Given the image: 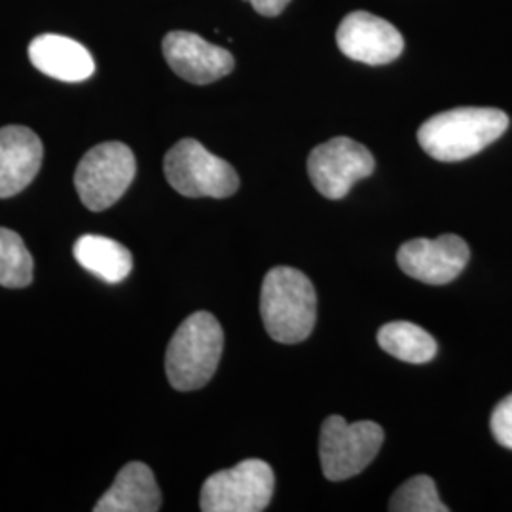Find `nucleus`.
<instances>
[{
    "label": "nucleus",
    "instance_id": "obj_16",
    "mask_svg": "<svg viewBox=\"0 0 512 512\" xmlns=\"http://www.w3.org/2000/svg\"><path fill=\"white\" fill-rule=\"evenodd\" d=\"M378 344L391 357L410 363L425 365L437 355L435 338L414 323L393 321L378 330Z\"/></svg>",
    "mask_w": 512,
    "mask_h": 512
},
{
    "label": "nucleus",
    "instance_id": "obj_17",
    "mask_svg": "<svg viewBox=\"0 0 512 512\" xmlns=\"http://www.w3.org/2000/svg\"><path fill=\"white\" fill-rule=\"evenodd\" d=\"M33 281V256L14 230L0 228V285L23 289Z\"/></svg>",
    "mask_w": 512,
    "mask_h": 512
},
{
    "label": "nucleus",
    "instance_id": "obj_9",
    "mask_svg": "<svg viewBox=\"0 0 512 512\" xmlns=\"http://www.w3.org/2000/svg\"><path fill=\"white\" fill-rule=\"evenodd\" d=\"M469 245L465 239L444 234L437 239L406 241L397 253L404 274L427 285H446L454 281L469 262Z\"/></svg>",
    "mask_w": 512,
    "mask_h": 512
},
{
    "label": "nucleus",
    "instance_id": "obj_8",
    "mask_svg": "<svg viewBox=\"0 0 512 512\" xmlns=\"http://www.w3.org/2000/svg\"><path fill=\"white\" fill-rule=\"evenodd\" d=\"M374 158L368 148L349 137H334L311 150L308 175L315 190L327 200H342L351 186L370 177Z\"/></svg>",
    "mask_w": 512,
    "mask_h": 512
},
{
    "label": "nucleus",
    "instance_id": "obj_6",
    "mask_svg": "<svg viewBox=\"0 0 512 512\" xmlns=\"http://www.w3.org/2000/svg\"><path fill=\"white\" fill-rule=\"evenodd\" d=\"M135 173L137 162L131 148L110 141L84 154L74 173V186L90 211H105L126 194Z\"/></svg>",
    "mask_w": 512,
    "mask_h": 512
},
{
    "label": "nucleus",
    "instance_id": "obj_15",
    "mask_svg": "<svg viewBox=\"0 0 512 512\" xmlns=\"http://www.w3.org/2000/svg\"><path fill=\"white\" fill-rule=\"evenodd\" d=\"M76 262L107 283L124 281L133 270V256L128 249L105 236H82L73 247Z\"/></svg>",
    "mask_w": 512,
    "mask_h": 512
},
{
    "label": "nucleus",
    "instance_id": "obj_7",
    "mask_svg": "<svg viewBox=\"0 0 512 512\" xmlns=\"http://www.w3.org/2000/svg\"><path fill=\"white\" fill-rule=\"evenodd\" d=\"M274 469L262 459H245L203 482V512H260L274 495Z\"/></svg>",
    "mask_w": 512,
    "mask_h": 512
},
{
    "label": "nucleus",
    "instance_id": "obj_5",
    "mask_svg": "<svg viewBox=\"0 0 512 512\" xmlns=\"http://www.w3.org/2000/svg\"><path fill=\"white\" fill-rule=\"evenodd\" d=\"M384 444V429L374 421L348 423L330 416L321 427L319 458L325 476L332 482L359 475L378 456Z\"/></svg>",
    "mask_w": 512,
    "mask_h": 512
},
{
    "label": "nucleus",
    "instance_id": "obj_1",
    "mask_svg": "<svg viewBox=\"0 0 512 512\" xmlns=\"http://www.w3.org/2000/svg\"><path fill=\"white\" fill-rule=\"evenodd\" d=\"M507 128L509 116L503 110L463 107L423 122L418 141L439 162H461L490 147Z\"/></svg>",
    "mask_w": 512,
    "mask_h": 512
},
{
    "label": "nucleus",
    "instance_id": "obj_4",
    "mask_svg": "<svg viewBox=\"0 0 512 512\" xmlns=\"http://www.w3.org/2000/svg\"><path fill=\"white\" fill-rule=\"evenodd\" d=\"M165 179L186 198H230L238 192L236 169L196 139H183L165 154Z\"/></svg>",
    "mask_w": 512,
    "mask_h": 512
},
{
    "label": "nucleus",
    "instance_id": "obj_11",
    "mask_svg": "<svg viewBox=\"0 0 512 512\" xmlns=\"http://www.w3.org/2000/svg\"><path fill=\"white\" fill-rule=\"evenodd\" d=\"M162 50L167 65L192 84H211L234 71V55L190 31L167 33Z\"/></svg>",
    "mask_w": 512,
    "mask_h": 512
},
{
    "label": "nucleus",
    "instance_id": "obj_19",
    "mask_svg": "<svg viewBox=\"0 0 512 512\" xmlns=\"http://www.w3.org/2000/svg\"><path fill=\"white\" fill-rule=\"evenodd\" d=\"M490 425H492L495 440L501 446L512 450V395L505 397L495 406Z\"/></svg>",
    "mask_w": 512,
    "mask_h": 512
},
{
    "label": "nucleus",
    "instance_id": "obj_3",
    "mask_svg": "<svg viewBox=\"0 0 512 512\" xmlns=\"http://www.w3.org/2000/svg\"><path fill=\"white\" fill-rule=\"evenodd\" d=\"M224 332L209 311L192 313L173 334L165 353V374L177 391L200 389L215 376Z\"/></svg>",
    "mask_w": 512,
    "mask_h": 512
},
{
    "label": "nucleus",
    "instance_id": "obj_14",
    "mask_svg": "<svg viewBox=\"0 0 512 512\" xmlns=\"http://www.w3.org/2000/svg\"><path fill=\"white\" fill-rule=\"evenodd\" d=\"M162 507V494L154 473L141 461H131L103 495L95 512H156Z\"/></svg>",
    "mask_w": 512,
    "mask_h": 512
},
{
    "label": "nucleus",
    "instance_id": "obj_10",
    "mask_svg": "<svg viewBox=\"0 0 512 512\" xmlns=\"http://www.w3.org/2000/svg\"><path fill=\"white\" fill-rule=\"evenodd\" d=\"M336 42L342 54L366 65H387L404 50V38L397 27L370 12H351L342 19Z\"/></svg>",
    "mask_w": 512,
    "mask_h": 512
},
{
    "label": "nucleus",
    "instance_id": "obj_2",
    "mask_svg": "<svg viewBox=\"0 0 512 512\" xmlns=\"http://www.w3.org/2000/svg\"><path fill=\"white\" fill-rule=\"evenodd\" d=\"M260 315L275 342H304L317 319V294L310 277L289 266L270 270L262 283Z\"/></svg>",
    "mask_w": 512,
    "mask_h": 512
},
{
    "label": "nucleus",
    "instance_id": "obj_13",
    "mask_svg": "<svg viewBox=\"0 0 512 512\" xmlns=\"http://www.w3.org/2000/svg\"><path fill=\"white\" fill-rule=\"evenodd\" d=\"M27 52L35 69L61 82H84L95 73L92 54L73 38L40 35L31 40Z\"/></svg>",
    "mask_w": 512,
    "mask_h": 512
},
{
    "label": "nucleus",
    "instance_id": "obj_12",
    "mask_svg": "<svg viewBox=\"0 0 512 512\" xmlns=\"http://www.w3.org/2000/svg\"><path fill=\"white\" fill-rule=\"evenodd\" d=\"M44 160L42 141L33 129H0V200L12 198L35 181Z\"/></svg>",
    "mask_w": 512,
    "mask_h": 512
},
{
    "label": "nucleus",
    "instance_id": "obj_18",
    "mask_svg": "<svg viewBox=\"0 0 512 512\" xmlns=\"http://www.w3.org/2000/svg\"><path fill=\"white\" fill-rule=\"evenodd\" d=\"M389 511L393 512H448V507L440 501L433 478L418 475L406 480L389 501Z\"/></svg>",
    "mask_w": 512,
    "mask_h": 512
},
{
    "label": "nucleus",
    "instance_id": "obj_20",
    "mask_svg": "<svg viewBox=\"0 0 512 512\" xmlns=\"http://www.w3.org/2000/svg\"><path fill=\"white\" fill-rule=\"evenodd\" d=\"M247 2L253 4V8H255L260 16L274 18V16H279L287 8V4L291 0H247Z\"/></svg>",
    "mask_w": 512,
    "mask_h": 512
}]
</instances>
